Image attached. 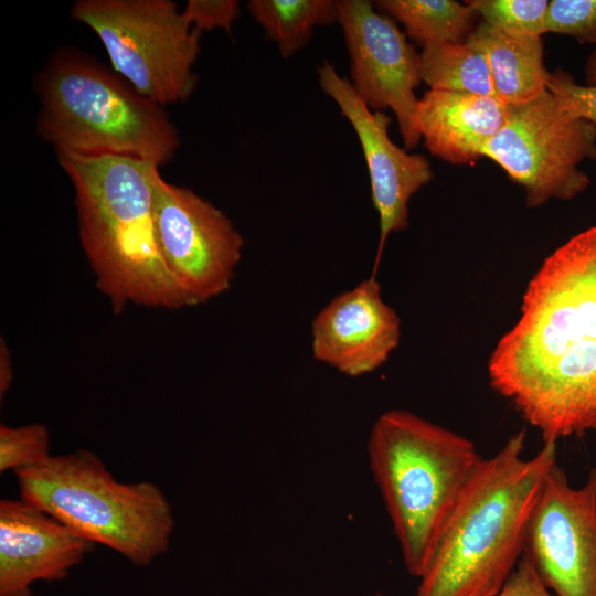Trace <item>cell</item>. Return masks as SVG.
<instances>
[{"label": "cell", "mask_w": 596, "mask_h": 596, "mask_svg": "<svg viewBox=\"0 0 596 596\" xmlns=\"http://www.w3.org/2000/svg\"><path fill=\"white\" fill-rule=\"evenodd\" d=\"M488 374L544 441L596 432V226L557 247L531 278Z\"/></svg>", "instance_id": "6da1fadb"}, {"label": "cell", "mask_w": 596, "mask_h": 596, "mask_svg": "<svg viewBox=\"0 0 596 596\" xmlns=\"http://www.w3.org/2000/svg\"><path fill=\"white\" fill-rule=\"evenodd\" d=\"M525 433L480 458L419 578L416 596H496L524 552L529 520L556 443L523 456Z\"/></svg>", "instance_id": "7a4b0ae2"}, {"label": "cell", "mask_w": 596, "mask_h": 596, "mask_svg": "<svg viewBox=\"0 0 596 596\" xmlns=\"http://www.w3.org/2000/svg\"><path fill=\"white\" fill-rule=\"evenodd\" d=\"M56 153L74 187L82 246L114 311L128 304L193 306L158 244L153 175L159 166L131 157Z\"/></svg>", "instance_id": "3957f363"}, {"label": "cell", "mask_w": 596, "mask_h": 596, "mask_svg": "<svg viewBox=\"0 0 596 596\" xmlns=\"http://www.w3.org/2000/svg\"><path fill=\"white\" fill-rule=\"evenodd\" d=\"M366 451L404 566L421 578L481 456L471 439L404 409L376 418Z\"/></svg>", "instance_id": "277c9868"}, {"label": "cell", "mask_w": 596, "mask_h": 596, "mask_svg": "<svg viewBox=\"0 0 596 596\" xmlns=\"http://www.w3.org/2000/svg\"><path fill=\"white\" fill-rule=\"evenodd\" d=\"M36 131L56 152L121 156L166 164L180 145L162 106L74 49L49 58L36 83Z\"/></svg>", "instance_id": "5b68a950"}, {"label": "cell", "mask_w": 596, "mask_h": 596, "mask_svg": "<svg viewBox=\"0 0 596 596\" xmlns=\"http://www.w3.org/2000/svg\"><path fill=\"white\" fill-rule=\"evenodd\" d=\"M15 476L21 499L136 566H148L170 546L174 518L160 488L116 480L88 449L51 456Z\"/></svg>", "instance_id": "8992f818"}, {"label": "cell", "mask_w": 596, "mask_h": 596, "mask_svg": "<svg viewBox=\"0 0 596 596\" xmlns=\"http://www.w3.org/2000/svg\"><path fill=\"white\" fill-rule=\"evenodd\" d=\"M73 19L104 44L115 73L139 94L164 106L185 102L198 76L192 71L201 33L171 0H79Z\"/></svg>", "instance_id": "52a82bcc"}, {"label": "cell", "mask_w": 596, "mask_h": 596, "mask_svg": "<svg viewBox=\"0 0 596 596\" xmlns=\"http://www.w3.org/2000/svg\"><path fill=\"white\" fill-rule=\"evenodd\" d=\"M525 192L529 207L551 199L572 200L590 179L579 168L596 159V125L575 115L549 89L509 105L508 118L482 151Z\"/></svg>", "instance_id": "ba28073f"}, {"label": "cell", "mask_w": 596, "mask_h": 596, "mask_svg": "<svg viewBox=\"0 0 596 596\" xmlns=\"http://www.w3.org/2000/svg\"><path fill=\"white\" fill-rule=\"evenodd\" d=\"M153 216L162 258L193 306L225 292L245 241L232 221L194 191L153 175Z\"/></svg>", "instance_id": "9c48e42d"}, {"label": "cell", "mask_w": 596, "mask_h": 596, "mask_svg": "<svg viewBox=\"0 0 596 596\" xmlns=\"http://www.w3.org/2000/svg\"><path fill=\"white\" fill-rule=\"evenodd\" d=\"M523 554L555 596H596V477L571 486L555 462L532 510Z\"/></svg>", "instance_id": "30bf717a"}, {"label": "cell", "mask_w": 596, "mask_h": 596, "mask_svg": "<svg viewBox=\"0 0 596 596\" xmlns=\"http://www.w3.org/2000/svg\"><path fill=\"white\" fill-rule=\"evenodd\" d=\"M338 23L350 56L352 88L372 110H393L405 149L415 148L421 139L415 125L419 54L371 1L338 0Z\"/></svg>", "instance_id": "8fae6325"}, {"label": "cell", "mask_w": 596, "mask_h": 596, "mask_svg": "<svg viewBox=\"0 0 596 596\" xmlns=\"http://www.w3.org/2000/svg\"><path fill=\"white\" fill-rule=\"evenodd\" d=\"M319 84L341 114L352 125L366 162L372 202L379 215L380 238L372 276L389 236L406 228L411 198L433 179L428 159L408 153L389 136L391 118L369 108L356 95L350 81L338 74L329 62L318 67Z\"/></svg>", "instance_id": "7c38bea8"}, {"label": "cell", "mask_w": 596, "mask_h": 596, "mask_svg": "<svg viewBox=\"0 0 596 596\" xmlns=\"http://www.w3.org/2000/svg\"><path fill=\"white\" fill-rule=\"evenodd\" d=\"M400 338L401 319L383 300L372 275L336 296L311 323L313 358L350 377L377 370L397 348Z\"/></svg>", "instance_id": "4fadbf2b"}, {"label": "cell", "mask_w": 596, "mask_h": 596, "mask_svg": "<svg viewBox=\"0 0 596 596\" xmlns=\"http://www.w3.org/2000/svg\"><path fill=\"white\" fill-rule=\"evenodd\" d=\"M94 543L24 501H0V596H32L35 582L64 579Z\"/></svg>", "instance_id": "5bb4252c"}, {"label": "cell", "mask_w": 596, "mask_h": 596, "mask_svg": "<svg viewBox=\"0 0 596 596\" xmlns=\"http://www.w3.org/2000/svg\"><path fill=\"white\" fill-rule=\"evenodd\" d=\"M508 114L509 105L496 96L429 89L418 100L415 125L433 156L466 164L482 157Z\"/></svg>", "instance_id": "9a60e30c"}, {"label": "cell", "mask_w": 596, "mask_h": 596, "mask_svg": "<svg viewBox=\"0 0 596 596\" xmlns=\"http://www.w3.org/2000/svg\"><path fill=\"white\" fill-rule=\"evenodd\" d=\"M486 52L496 96L507 105L529 102L546 88L541 38L507 34L480 22L469 35Z\"/></svg>", "instance_id": "2e32d148"}, {"label": "cell", "mask_w": 596, "mask_h": 596, "mask_svg": "<svg viewBox=\"0 0 596 596\" xmlns=\"http://www.w3.org/2000/svg\"><path fill=\"white\" fill-rule=\"evenodd\" d=\"M419 57L421 78L429 89L496 96L486 52L472 38L426 44Z\"/></svg>", "instance_id": "e0dca14e"}, {"label": "cell", "mask_w": 596, "mask_h": 596, "mask_svg": "<svg viewBox=\"0 0 596 596\" xmlns=\"http://www.w3.org/2000/svg\"><path fill=\"white\" fill-rule=\"evenodd\" d=\"M247 8L285 58L309 42L316 26L338 22L334 0H251Z\"/></svg>", "instance_id": "ac0fdd59"}, {"label": "cell", "mask_w": 596, "mask_h": 596, "mask_svg": "<svg viewBox=\"0 0 596 596\" xmlns=\"http://www.w3.org/2000/svg\"><path fill=\"white\" fill-rule=\"evenodd\" d=\"M374 7L400 21L422 46L466 41L478 15L469 2L454 0H380Z\"/></svg>", "instance_id": "d6986e66"}, {"label": "cell", "mask_w": 596, "mask_h": 596, "mask_svg": "<svg viewBox=\"0 0 596 596\" xmlns=\"http://www.w3.org/2000/svg\"><path fill=\"white\" fill-rule=\"evenodd\" d=\"M482 22L514 36L541 38L546 33L547 0L468 1Z\"/></svg>", "instance_id": "ffe728a7"}, {"label": "cell", "mask_w": 596, "mask_h": 596, "mask_svg": "<svg viewBox=\"0 0 596 596\" xmlns=\"http://www.w3.org/2000/svg\"><path fill=\"white\" fill-rule=\"evenodd\" d=\"M51 457L50 434L39 423L19 427L0 425V472L40 465Z\"/></svg>", "instance_id": "44dd1931"}, {"label": "cell", "mask_w": 596, "mask_h": 596, "mask_svg": "<svg viewBox=\"0 0 596 596\" xmlns=\"http://www.w3.org/2000/svg\"><path fill=\"white\" fill-rule=\"evenodd\" d=\"M549 32L573 36L579 43H596V0L549 1Z\"/></svg>", "instance_id": "7402d4cb"}, {"label": "cell", "mask_w": 596, "mask_h": 596, "mask_svg": "<svg viewBox=\"0 0 596 596\" xmlns=\"http://www.w3.org/2000/svg\"><path fill=\"white\" fill-rule=\"evenodd\" d=\"M546 88L577 116L596 125V86L577 83L563 71L549 72Z\"/></svg>", "instance_id": "603a6c76"}, {"label": "cell", "mask_w": 596, "mask_h": 596, "mask_svg": "<svg viewBox=\"0 0 596 596\" xmlns=\"http://www.w3.org/2000/svg\"><path fill=\"white\" fill-rule=\"evenodd\" d=\"M182 12L200 32L214 29L230 31L240 15V3L236 0H189Z\"/></svg>", "instance_id": "cb8c5ba5"}, {"label": "cell", "mask_w": 596, "mask_h": 596, "mask_svg": "<svg viewBox=\"0 0 596 596\" xmlns=\"http://www.w3.org/2000/svg\"><path fill=\"white\" fill-rule=\"evenodd\" d=\"M496 596H555L543 583L532 562L523 554Z\"/></svg>", "instance_id": "d4e9b609"}, {"label": "cell", "mask_w": 596, "mask_h": 596, "mask_svg": "<svg viewBox=\"0 0 596 596\" xmlns=\"http://www.w3.org/2000/svg\"><path fill=\"white\" fill-rule=\"evenodd\" d=\"M13 376V369L9 349L6 343L1 341L0 349V396L1 398L9 390Z\"/></svg>", "instance_id": "484cf974"}, {"label": "cell", "mask_w": 596, "mask_h": 596, "mask_svg": "<svg viewBox=\"0 0 596 596\" xmlns=\"http://www.w3.org/2000/svg\"><path fill=\"white\" fill-rule=\"evenodd\" d=\"M585 84L596 86V49L588 56L585 64Z\"/></svg>", "instance_id": "4316f807"}, {"label": "cell", "mask_w": 596, "mask_h": 596, "mask_svg": "<svg viewBox=\"0 0 596 596\" xmlns=\"http://www.w3.org/2000/svg\"><path fill=\"white\" fill-rule=\"evenodd\" d=\"M365 596H385V595L380 593V592H375V593H372V594H369V595H365Z\"/></svg>", "instance_id": "83f0119b"}, {"label": "cell", "mask_w": 596, "mask_h": 596, "mask_svg": "<svg viewBox=\"0 0 596 596\" xmlns=\"http://www.w3.org/2000/svg\"><path fill=\"white\" fill-rule=\"evenodd\" d=\"M593 470H594V472H595V477H596V468H594Z\"/></svg>", "instance_id": "f1b7e54d"}]
</instances>
